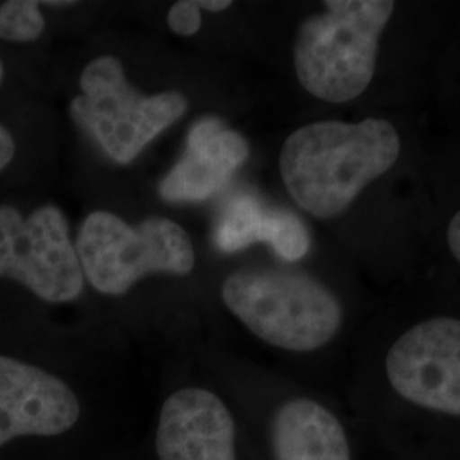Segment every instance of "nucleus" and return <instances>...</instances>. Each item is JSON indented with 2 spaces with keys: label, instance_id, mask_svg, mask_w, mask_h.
I'll use <instances>...</instances> for the list:
<instances>
[{
  "label": "nucleus",
  "instance_id": "obj_1",
  "mask_svg": "<svg viewBox=\"0 0 460 460\" xmlns=\"http://www.w3.org/2000/svg\"><path fill=\"white\" fill-rule=\"evenodd\" d=\"M399 154V133L387 119L315 121L288 135L279 152V174L304 212L329 220L345 214Z\"/></svg>",
  "mask_w": 460,
  "mask_h": 460
},
{
  "label": "nucleus",
  "instance_id": "obj_2",
  "mask_svg": "<svg viewBox=\"0 0 460 460\" xmlns=\"http://www.w3.org/2000/svg\"><path fill=\"white\" fill-rule=\"evenodd\" d=\"M222 300L256 338L287 351H314L340 332L343 307L313 275L290 268L251 266L230 273Z\"/></svg>",
  "mask_w": 460,
  "mask_h": 460
},
{
  "label": "nucleus",
  "instance_id": "obj_3",
  "mask_svg": "<svg viewBox=\"0 0 460 460\" xmlns=\"http://www.w3.org/2000/svg\"><path fill=\"white\" fill-rule=\"evenodd\" d=\"M394 11L391 0H326L324 13L307 17L296 31L300 85L326 102L360 98L376 75L378 43Z\"/></svg>",
  "mask_w": 460,
  "mask_h": 460
},
{
  "label": "nucleus",
  "instance_id": "obj_4",
  "mask_svg": "<svg viewBox=\"0 0 460 460\" xmlns=\"http://www.w3.org/2000/svg\"><path fill=\"white\" fill-rule=\"evenodd\" d=\"M75 251L84 279L104 296H125L150 273L190 275L195 247L180 224L165 217H148L130 226L121 217L96 210L84 218Z\"/></svg>",
  "mask_w": 460,
  "mask_h": 460
},
{
  "label": "nucleus",
  "instance_id": "obj_5",
  "mask_svg": "<svg viewBox=\"0 0 460 460\" xmlns=\"http://www.w3.org/2000/svg\"><path fill=\"white\" fill-rule=\"evenodd\" d=\"M79 87L70 115L118 164H130L188 111V99L178 91L148 96L133 87L123 62L113 55H102L84 66Z\"/></svg>",
  "mask_w": 460,
  "mask_h": 460
},
{
  "label": "nucleus",
  "instance_id": "obj_6",
  "mask_svg": "<svg viewBox=\"0 0 460 460\" xmlns=\"http://www.w3.org/2000/svg\"><path fill=\"white\" fill-rule=\"evenodd\" d=\"M0 281L49 304L72 302L83 294V268L58 207L45 203L24 210L0 201Z\"/></svg>",
  "mask_w": 460,
  "mask_h": 460
},
{
  "label": "nucleus",
  "instance_id": "obj_7",
  "mask_svg": "<svg viewBox=\"0 0 460 460\" xmlns=\"http://www.w3.org/2000/svg\"><path fill=\"white\" fill-rule=\"evenodd\" d=\"M385 370L406 401L460 416V319L433 317L412 326L389 349Z\"/></svg>",
  "mask_w": 460,
  "mask_h": 460
},
{
  "label": "nucleus",
  "instance_id": "obj_8",
  "mask_svg": "<svg viewBox=\"0 0 460 460\" xmlns=\"http://www.w3.org/2000/svg\"><path fill=\"white\" fill-rule=\"evenodd\" d=\"M79 416V399L62 378L0 355V447L17 437L62 435Z\"/></svg>",
  "mask_w": 460,
  "mask_h": 460
},
{
  "label": "nucleus",
  "instance_id": "obj_9",
  "mask_svg": "<svg viewBox=\"0 0 460 460\" xmlns=\"http://www.w3.org/2000/svg\"><path fill=\"white\" fill-rule=\"evenodd\" d=\"M155 450L161 460H237L234 416L212 391L181 389L163 404Z\"/></svg>",
  "mask_w": 460,
  "mask_h": 460
},
{
  "label": "nucleus",
  "instance_id": "obj_10",
  "mask_svg": "<svg viewBox=\"0 0 460 460\" xmlns=\"http://www.w3.org/2000/svg\"><path fill=\"white\" fill-rule=\"evenodd\" d=\"M249 142L222 119L207 116L186 138L181 159L159 182V195L171 203H197L214 197L244 165Z\"/></svg>",
  "mask_w": 460,
  "mask_h": 460
},
{
  "label": "nucleus",
  "instance_id": "obj_11",
  "mask_svg": "<svg viewBox=\"0 0 460 460\" xmlns=\"http://www.w3.org/2000/svg\"><path fill=\"white\" fill-rule=\"evenodd\" d=\"M254 243L273 247L281 260L294 263L311 249L304 222L288 210L264 208L251 197L232 199L215 229V244L222 252H237Z\"/></svg>",
  "mask_w": 460,
  "mask_h": 460
},
{
  "label": "nucleus",
  "instance_id": "obj_12",
  "mask_svg": "<svg viewBox=\"0 0 460 460\" xmlns=\"http://www.w3.org/2000/svg\"><path fill=\"white\" fill-rule=\"evenodd\" d=\"M275 460H351L345 428L313 399L281 404L271 423Z\"/></svg>",
  "mask_w": 460,
  "mask_h": 460
},
{
  "label": "nucleus",
  "instance_id": "obj_13",
  "mask_svg": "<svg viewBox=\"0 0 460 460\" xmlns=\"http://www.w3.org/2000/svg\"><path fill=\"white\" fill-rule=\"evenodd\" d=\"M47 31L41 2L5 0L0 2V41L7 45H33Z\"/></svg>",
  "mask_w": 460,
  "mask_h": 460
},
{
  "label": "nucleus",
  "instance_id": "obj_14",
  "mask_svg": "<svg viewBox=\"0 0 460 460\" xmlns=\"http://www.w3.org/2000/svg\"><path fill=\"white\" fill-rule=\"evenodd\" d=\"M167 26L180 36H193L201 28V9L197 0L176 2L167 14Z\"/></svg>",
  "mask_w": 460,
  "mask_h": 460
},
{
  "label": "nucleus",
  "instance_id": "obj_15",
  "mask_svg": "<svg viewBox=\"0 0 460 460\" xmlns=\"http://www.w3.org/2000/svg\"><path fill=\"white\" fill-rule=\"evenodd\" d=\"M7 75H9L7 62L0 55V94L7 83ZM17 155H19V142H17L16 133L0 116V176L5 174L14 165Z\"/></svg>",
  "mask_w": 460,
  "mask_h": 460
},
{
  "label": "nucleus",
  "instance_id": "obj_16",
  "mask_svg": "<svg viewBox=\"0 0 460 460\" xmlns=\"http://www.w3.org/2000/svg\"><path fill=\"white\" fill-rule=\"evenodd\" d=\"M447 244H448L450 252L460 263V210L452 217V220L447 227Z\"/></svg>",
  "mask_w": 460,
  "mask_h": 460
},
{
  "label": "nucleus",
  "instance_id": "obj_17",
  "mask_svg": "<svg viewBox=\"0 0 460 460\" xmlns=\"http://www.w3.org/2000/svg\"><path fill=\"white\" fill-rule=\"evenodd\" d=\"M198 4H199V9H205L210 13H224L232 5L229 0H199Z\"/></svg>",
  "mask_w": 460,
  "mask_h": 460
}]
</instances>
